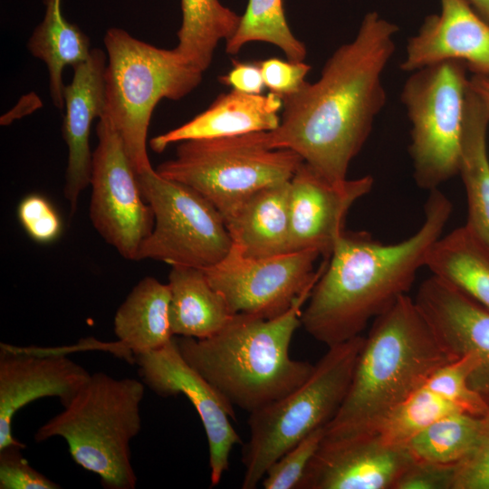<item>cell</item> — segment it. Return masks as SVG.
<instances>
[{
	"label": "cell",
	"mask_w": 489,
	"mask_h": 489,
	"mask_svg": "<svg viewBox=\"0 0 489 489\" xmlns=\"http://www.w3.org/2000/svg\"><path fill=\"white\" fill-rule=\"evenodd\" d=\"M398 30L378 12L367 13L355 37L333 52L319 79L305 81L283 99L279 126L264 131L267 146L296 152L330 181L347 179L385 106L381 78Z\"/></svg>",
	"instance_id": "cell-1"
},
{
	"label": "cell",
	"mask_w": 489,
	"mask_h": 489,
	"mask_svg": "<svg viewBox=\"0 0 489 489\" xmlns=\"http://www.w3.org/2000/svg\"><path fill=\"white\" fill-rule=\"evenodd\" d=\"M452 210L437 188L429 191L422 225L400 242L383 244L369 233L345 230L303 307L301 326L327 348L361 335L408 294Z\"/></svg>",
	"instance_id": "cell-2"
},
{
	"label": "cell",
	"mask_w": 489,
	"mask_h": 489,
	"mask_svg": "<svg viewBox=\"0 0 489 489\" xmlns=\"http://www.w3.org/2000/svg\"><path fill=\"white\" fill-rule=\"evenodd\" d=\"M313 286L277 317L236 313L211 337L175 336L177 348L229 405L248 413L258 410L302 385L313 371V364L290 356Z\"/></svg>",
	"instance_id": "cell-3"
},
{
	"label": "cell",
	"mask_w": 489,
	"mask_h": 489,
	"mask_svg": "<svg viewBox=\"0 0 489 489\" xmlns=\"http://www.w3.org/2000/svg\"><path fill=\"white\" fill-rule=\"evenodd\" d=\"M455 357L415 299L399 297L378 316L359 354L347 395L326 425V437L363 434Z\"/></svg>",
	"instance_id": "cell-4"
},
{
	"label": "cell",
	"mask_w": 489,
	"mask_h": 489,
	"mask_svg": "<svg viewBox=\"0 0 489 489\" xmlns=\"http://www.w3.org/2000/svg\"><path fill=\"white\" fill-rule=\"evenodd\" d=\"M144 392L136 379L91 374L70 404L37 429L34 440L60 436L72 460L97 475L105 489H135L129 444L141 429Z\"/></svg>",
	"instance_id": "cell-5"
},
{
	"label": "cell",
	"mask_w": 489,
	"mask_h": 489,
	"mask_svg": "<svg viewBox=\"0 0 489 489\" xmlns=\"http://www.w3.org/2000/svg\"><path fill=\"white\" fill-rule=\"evenodd\" d=\"M105 114L120 136L137 175L153 168L148 131L155 107L163 99L177 101L201 82L203 72L175 49H163L111 27L104 35Z\"/></svg>",
	"instance_id": "cell-6"
},
{
	"label": "cell",
	"mask_w": 489,
	"mask_h": 489,
	"mask_svg": "<svg viewBox=\"0 0 489 489\" xmlns=\"http://www.w3.org/2000/svg\"><path fill=\"white\" fill-rule=\"evenodd\" d=\"M364 341L360 335L329 347L302 385L249 413V439L242 448L243 489L256 488L273 463L333 418L347 395Z\"/></svg>",
	"instance_id": "cell-7"
},
{
	"label": "cell",
	"mask_w": 489,
	"mask_h": 489,
	"mask_svg": "<svg viewBox=\"0 0 489 489\" xmlns=\"http://www.w3.org/2000/svg\"><path fill=\"white\" fill-rule=\"evenodd\" d=\"M302 162L291 149L269 148L260 131L179 142L155 170L197 191L225 220L254 192L289 181Z\"/></svg>",
	"instance_id": "cell-8"
},
{
	"label": "cell",
	"mask_w": 489,
	"mask_h": 489,
	"mask_svg": "<svg viewBox=\"0 0 489 489\" xmlns=\"http://www.w3.org/2000/svg\"><path fill=\"white\" fill-rule=\"evenodd\" d=\"M467 67L446 61L414 71L401 91L411 124L413 177L428 191L458 175L469 78Z\"/></svg>",
	"instance_id": "cell-9"
},
{
	"label": "cell",
	"mask_w": 489,
	"mask_h": 489,
	"mask_svg": "<svg viewBox=\"0 0 489 489\" xmlns=\"http://www.w3.org/2000/svg\"><path fill=\"white\" fill-rule=\"evenodd\" d=\"M137 177L154 214L153 229L138 261L151 259L205 270L227 255L232 238L221 213L205 197L162 177L154 168Z\"/></svg>",
	"instance_id": "cell-10"
},
{
	"label": "cell",
	"mask_w": 489,
	"mask_h": 489,
	"mask_svg": "<svg viewBox=\"0 0 489 489\" xmlns=\"http://www.w3.org/2000/svg\"><path fill=\"white\" fill-rule=\"evenodd\" d=\"M92 152L90 218L100 235L125 259L138 261L154 226L151 206L142 196L123 141L104 113Z\"/></svg>",
	"instance_id": "cell-11"
},
{
	"label": "cell",
	"mask_w": 489,
	"mask_h": 489,
	"mask_svg": "<svg viewBox=\"0 0 489 489\" xmlns=\"http://www.w3.org/2000/svg\"><path fill=\"white\" fill-rule=\"evenodd\" d=\"M320 256L319 251L307 249L251 258L233 245L223 260L204 272L234 314L271 319L285 312L302 292L315 284L326 264L315 269Z\"/></svg>",
	"instance_id": "cell-12"
},
{
	"label": "cell",
	"mask_w": 489,
	"mask_h": 489,
	"mask_svg": "<svg viewBox=\"0 0 489 489\" xmlns=\"http://www.w3.org/2000/svg\"><path fill=\"white\" fill-rule=\"evenodd\" d=\"M142 382L157 395L183 394L195 407L206 432L211 486L217 485L230 465L234 446L242 444L231 420L235 408L182 357L173 340L166 346L134 357Z\"/></svg>",
	"instance_id": "cell-13"
},
{
	"label": "cell",
	"mask_w": 489,
	"mask_h": 489,
	"mask_svg": "<svg viewBox=\"0 0 489 489\" xmlns=\"http://www.w3.org/2000/svg\"><path fill=\"white\" fill-rule=\"evenodd\" d=\"M289 183L290 252L314 249L329 258L345 231L349 210L371 191L374 178L332 182L303 161Z\"/></svg>",
	"instance_id": "cell-14"
},
{
	"label": "cell",
	"mask_w": 489,
	"mask_h": 489,
	"mask_svg": "<svg viewBox=\"0 0 489 489\" xmlns=\"http://www.w3.org/2000/svg\"><path fill=\"white\" fill-rule=\"evenodd\" d=\"M414 461L373 433L324 436L296 489H393Z\"/></svg>",
	"instance_id": "cell-15"
},
{
	"label": "cell",
	"mask_w": 489,
	"mask_h": 489,
	"mask_svg": "<svg viewBox=\"0 0 489 489\" xmlns=\"http://www.w3.org/2000/svg\"><path fill=\"white\" fill-rule=\"evenodd\" d=\"M0 449L23 445L12 421L24 406L43 398H59L66 407L91 378L80 364L60 354L34 353L0 344Z\"/></svg>",
	"instance_id": "cell-16"
},
{
	"label": "cell",
	"mask_w": 489,
	"mask_h": 489,
	"mask_svg": "<svg viewBox=\"0 0 489 489\" xmlns=\"http://www.w3.org/2000/svg\"><path fill=\"white\" fill-rule=\"evenodd\" d=\"M414 299L455 357L470 353L476 358L469 385L489 403V311L435 275L421 283Z\"/></svg>",
	"instance_id": "cell-17"
},
{
	"label": "cell",
	"mask_w": 489,
	"mask_h": 489,
	"mask_svg": "<svg viewBox=\"0 0 489 489\" xmlns=\"http://www.w3.org/2000/svg\"><path fill=\"white\" fill-rule=\"evenodd\" d=\"M440 13L427 15L408 39L400 69L412 72L456 61L474 74L489 77V23L465 0H440Z\"/></svg>",
	"instance_id": "cell-18"
},
{
	"label": "cell",
	"mask_w": 489,
	"mask_h": 489,
	"mask_svg": "<svg viewBox=\"0 0 489 489\" xmlns=\"http://www.w3.org/2000/svg\"><path fill=\"white\" fill-rule=\"evenodd\" d=\"M106 64L104 52L93 48L85 62L72 68V80L63 90L62 133L68 149L63 193L72 213L76 211L79 197L91 181L90 134L93 120L105 113Z\"/></svg>",
	"instance_id": "cell-19"
},
{
	"label": "cell",
	"mask_w": 489,
	"mask_h": 489,
	"mask_svg": "<svg viewBox=\"0 0 489 489\" xmlns=\"http://www.w3.org/2000/svg\"><path fill=\"white\" fill-rule=\"evenodd\" d=\"M283 99L273 93L248 94L235 90L219 94L206 110L168 132L152 138L149 146L163 152L169 145L190 139H216L275 129Z\"/></svg>",
	"instance_id": "cell-20"
},
{
	"label": "cell",
	"mask_w": 489,
	"mask_h": 489,
	"mask_svg": "<svg viewBox=\"0 0 489 489\" xmlns=\"http://www.w3.org/2000/svg\"><path fill=\"white\" fill-rule=\"evenodd\" d=\"M289 182L254 192L225 219L233 245L244 256L264 258L290 252Z\"/></svg>",
	"instance_id": "cell-21"
},
{
	"label": "cell",
	"mask_w": 489,
	"mask_h": 489,
	"mask_svg": "<svg viewBox=\"0 0 489 489\" xmlns=\"http://www.w3.org/2000/svg\"><path fill=\"white\" fill-rule=\"evenodd\" d=\"M169 321L174 336L205 339L220 331L235 315L204 270L171 266Z\"/></svg>",
	"instance_id": "cell-22"
},
{
	"label": "cell",
	"mask_w": 489,
	"mask_h": 489,
	"mask_svg": "<svg viewBox=\"0 0 489 489\" xmlns=\"http://www.w3.org/2000/svg\"><path fill=\"white\" fill-rule=\"evenodd\" d=\"M170 290L154 277H145L117 310L113 330L119 344L133 357L158 350L174 338L169 321Z\"/></svg>",
	"instance_id": "cell-23"
},
{
	"label": "cell",
	"mask_w": 489,
	"mask_h": 489,
	"mask_svg": "<svg viewBox=\"0 0 489 489\" xmlns=\"http://www.w3.org/2000/svg\"><path fill=\"white\" fill-rule=\"evenodd\" d=\"M489 114L468 87L461 139L459 172L467 198L466 225L489 247Z\"/></svg>",
	"instance_id": "cell-24"
},
{
	"label": "cell",
	"mask_w": 489,
	"mask_h": 489,
	"mask_svg": "<svg viewBox=\"0 0 489 489\" xmlns=\"http://www.w3.org/2000/svg\"><path fill=\"white\" fill-rule=\"evenodd\" d=\"M426 267L489 311V247L466 225L434 243Z\"/></svg>",
	"instance_id": "cell-25"
},
{
	"label": "cell",
	"mask_w": 489,
	"mask_h": 489,
	"mask_svg": "<svg viewBox=\"0 0 489 489\" xmlns=\"http://www.w3.org/2000/svg\"><path fill=\"white\" fill-rule=\"evenodd\" d=\"M45 10L43 20L34 28L27 48L31 54L43 62L49 74L50 95L54 107H64L62 73L91 55L89 37L77 24L63 15L62 0H43Z\"/></svg>",
	"instance_id": "cell-26"
},
{
	"label": "cell",
	"mask_w": 489,
	"mask_h": 489,
	"mask_svg": "<svg viewBox=\"0 0 489 489\" xmlns=\"http://www.w3.org/2000/svg\"><path fill=\"white\" fill-rule=\"evenodd\" d=\"M182 22L175 51L201 72L208 69L219 42L236 32L242 15L219 0H181Z\"/></svg>",
	"instance_id": "cell-27"
},
{
	"label": "cell",
	"mask_w": 489,
	"mask_h": 489,
	"mask_svg": "<svg viewBox=\"0 0 489 489\" xmlns=\"http://www.w3.org/2000/svg\"><path fill=\"white\" fill-rule=\"evenodd\" d=\"M483 427L484 417L454 412L430 424L404 447L415 461L456 465L474 450Z\"/></svg>",
	"instance_id": "cell-28"
},
{
	"label": "cell",
	"mask_w": 489,
	"mask_h": 489,
	"mask_svg": "<svg viewBox=\"0 0 489 489\" xmlns=\"http://www.w3.org/2000/svg\"><path fill=\"white\" fill-rule=\"evenodd\" d=\"M252 42L273 44L291 61L303 62L307 54L306 46L289 27L283 0H248L236 32L225 42V52L237 54Z\"/></svg>",
	"instance_id": "cell-29"
},
{
	"label": "cell",
	"mask_w": 489,
	"mask_h": 489,
	"mask_svg": "<svg viewBox=\"0 0 489 489\" xmlns=\"http://www.w3.org/2000/svg\"><path fill=\"white\" fill-rule=\"evenodd\" d=\"M462 412L424 386L387 411L367 433L383 443L404 447L416 435L438 418Z\"/></svg>",
	"instance_id": "cell-30"
},
{
	"label": "cell",
	"mask_w": 489,
	"mask_h": 489,
	"mask_svg": "<svg viewBox=\"0 0 489 489\" xmlns=\"http://www.w3.org/2000/svg\"><path fill=\"white\" fill-rule=\"evenodd\" d=\"M476 364L477 360L473 354L459 356L438 368L424 387L462 412L484 417L489 413V403L469 385V377Z\"/></svg>",
	"instance_id": "cell-31"
},
{
	"label": "cell",
	"mask_w": 489,
	"mask_h": 489,
	"mask_svg": "<svg viewBox=\"0 0 489 489\" xmlns=\"http://www.w3.org/2000/svg\"><path fill=\"white\" fill-rule=\"evenodd\" d=\"M325 432L326 426L316 428L273 463L262 480L264 488L296 489Z\"/></svg>",
	"instance_id": "cell-32"
},
{
	"label": "cell",
	"mask_w": 489,
	"mask_h": 489,
	"mask_svg": "<svg viewBox=\"0 0 489 489\" xmlns=\"http://www.w3.org/2000/svg\"><path fill=\"white\" fill-rule=\"evenodd\" d=\"M23 445L0 449V489H60L59 484L34 469L23 456Z\"/></svg>",
	"instance_id": "cell-33"
},
{
	"label": "cell",
	"mask_w": 489,
	"mask_h": 489,
	"mask_svg": "<svg viewBox=\"0 0 489 489\" xmlns=\"http://www.w3.org/2000/svg\"><path fill=\"white\" fill-rule=\"evenodd\" d=\"M18 219L35 242L54 241L62 232V221L52 204L41 195L25 197L17 208Z\"/></svg>",
	"instance_id": "cell-34"
},
{
	"label": "cell",
	"mask_w": 489,
	"mask_h": 489,
	"mask_svg": "<svg viewBox=\"0 0 489 489\" xmlns=\"http://www.w3.org/2000/svg\"><path fill=\"white\" fill-rule=\"evenodd\" d=\"M453 489H489V413L477 445L455 465Z\"/></svg>",
	"instance_id": "cell-35"
},
{
	"label": "cell",
	"mask_w": 489,
	"mask_h": 489,
	"mask_svg": "<svg viewBox=\"0 0 489 489\" xmlns=\"http://www.w3.org/2000/svg\"><path fill=\"white\" fill-rule=\"evenodd\" d=\"M257 62L265 88L282 99L295 93L311 70V66L304 62L279 58H269Z\"/></svg>",
	"instance_id": "cell-36"
},
{
	"label": "cell",
	"mask_w": 489,
	"mask_h": 489,
	"mask_svg": "<svg viewBox=\"0 0 489 489\" xmlns=\"http://www.w3.org/2000/svg\"><path fill=\"white\" fill-rule=\"evenodd\" d=\"M455 465L414 461L393 489H453Z\"/></svg>",
	"instance_id": "cell-37"
},
{
	"label": "cell",
	"mask_w": 489,
	"mask_h": 489,
	"mask_svg": "<svg viewBox=\"0 0 489 489\" xmlns=\"http://www.w3.org/2000/svg\"><path fill=\"white\" fill-rule=\"evenodd\" d=\"M223 85L248 94H261L264 86L260 66L256 62L233 61L232 68L219 76Z\"/></svg>",
	"instance_id": "cell-38"
},
{
	"label": "cell",
	"mask_w": 489,
	"mask_h": 489,
	"mask_svg": "<svg viewBox=\"0 0 489 489\" xmlns=\"http://www.w3.org/2000/svg\"><path fill=\"white\" fill-rule=\"evenodd\" d=\"M43 106L42 100L34 91L22 96L11 110L1 116L0 123L7 126L13 121L27 116Z\"/></svg>",
	"instance_id": "cell-39"
},
{
	"label": "cell",
	"mask_w": 489,
	"mask_h": 489,
	"mask_svg": "<svg viewBox=\"0 0 489 489\" xmlns=\"http://www.w3.org/2000/svg\"><path fill=\"white\" fill-rule=\"evenodd\" d=\"M469 86L489 114V77L474 74L469 78Z\"/></svg>",
	"instance_id": "cell-40"
},
{
	"label": "cell",
	"mask_w": 489,
	"mask_h": 489,
	"mask_svg": "<svg viewBox=\"0 0 489 489\" xmlns=\"http://www.w3.org/2000/svg\"><path fill=\"white\" fill-rule=\"evenodd\" d=\"M487 23H489V0H465Z\"/></svg>",
	"instance_id": "cell-41"
}]
</instances>
